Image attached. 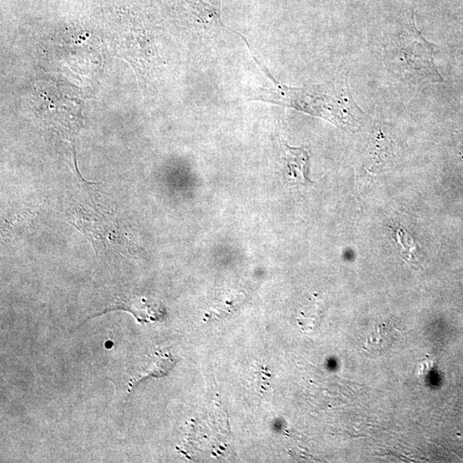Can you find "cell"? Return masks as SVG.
<instances>
[{
    "instance_id": "cell-1",
    "label": "cell",
    "mask_w": 463,
    "mask_h": 463,
    "mask_svg": "<svg viewBox=\"0 0 463 463\" xmlns=\"http://www.w3.org/2000/svg\"><path fill=\"white\" fill-rule=\"evenodd\" d=\"M254 60L275 84L273 89H263L255 100L295 108L348 130L357 129L367 117L352 98L347 79L328 88H289L278 83L255 57Z\"/></svg>"
},
{
    "instance_id": "cell-2",
    "label": "cell",
    "mask_w": 463,
    "mask_h": 463,
    "mask_svg": "<svg viewBox=\"0 0 463 463\" xmlns=\"http://www.w3.org/2000/svg\"><path fill=\"white\" fill-rule=\"evenodd\" d=\"M283 159L285 162L287 180L292 185H306L313 183L309 178V157L301 148L282 145Z\"/></svg>"
},
{
    "instance_id": "cell-3",
    "label": "cell",
    "mask_w": 463,
    "mask_h": 463,
    "mask_svg": "<svg viewBox=\"0 0 463 463\" xmlns=\"http://www.w3.org/2000/svg\"><path fill=\"white\" fill-rule=\"evenodd\" d=\"M398 337V329L390 322H379L370 332L364 348L371 353H384L391 347Z\"/></svg>"
},
{
    "instance_id": "cell-4",
    "label": "cell",
    "mask_w": 463,
    "mask_h": 463,
    "mask_svg": "<svg viewBox=\"0 0 463 463\" xmlns=\"http://www.w3.org/2000/svg\"><path fill=\"white\" fill-rule=\"evenodd\" d=\"M174 363V360L170 355H163V353L159 355L157 353L152 365L142 369L138 375L131 377L129 384H128L129 385V392L133 390L142 381L148 379V377H162L167 375V372L173 367Z\"/></svg>"
},
{
    "instance_id": "cell-5",
    "label": "cell",
    "mask_w": 463,
    "mask_h": 463,
    "mask_svg": "<svg viewBox=\"0 0 463 463\" xmlns=\"http://www.w3.org/2000/svg\"><path fill=\"white\" fill-rule=\"evenodd\" d=\"M394 237L400 248V255L403 259L410 263L412 267L418 268L420 263V255L417 244L408 233L405 229L400 227H396L393 229Z\"/></svg>"
},
{
    "instance_id": "cell-6",
    "label": "cell",
    "mask_w": 463,
    "mask_h": 463,
    "mask_svg": "<svg viewBox=\"0 0 463 463\" xmlns=\"http://www.w3.org/2000/svg\"><path fill=\"white\" fill-rule=\"evenodd\" d=\"M324 313L322 304L318 299H311L299 311L298 322L303 330L311 332L320 325Z\"/></svg>"
},
{
    "instance_id": "cell-7",
    "label": "cell",
    "mask_w": 463,
    "mask_h": 463,
    "mask_svg": "<svg viewBox=\"0 0 463 463\" xmlns=\"http://www.w3.org/2000/svg\"><path fill=\"white\" fill-rule=\"evenodd\" d=\"M244 294L236 295L232 299H228L223 304L216 306V308H214L209 314L206 315V317L209 319H216L223 317L226 314L231 313L233 311L238 308L241 303L244 301Z\"/></svg>"
},
{
    "instance_id": "cell-8",
    "label": "cell",
    "mask_w": 463,
    "mask_h": 463,
    "mask_svg": "<svg viewBox=\"0 0 463 463\" xmlns=\"http://www.w3.org/2000/svg\"><path fill=\"white\" fill-rule=\"evenodd\" d=\"M107 348H111L112 347V341H107L106 344Z\"/></svg>"
}]
</instances>
